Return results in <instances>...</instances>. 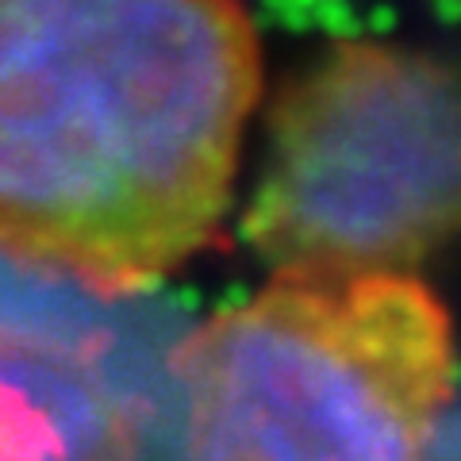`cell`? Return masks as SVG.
Listing matches in <instances>:
<instances>
[{"label":"cell","instance_id":"277c9868","mask_svg":"<svg viewBox=\"0 0 461 461\" xmlns=\"http://www.w3.org/2000/svg\"><path fill=\"white\" fill-rule=\"evenodd\" d=\"M139 457V411L89 346L0 323V461Z\"/></svg>","mask_w":461,"mask_h":461},{"label":"cell","instance_id":"3957f363","mask_svg":"<svg viewBox=\"0 0 461 461\" xmlns=\"http://www.w3.org/2000/svg\"><path fill=\"white\" fill-rule=\"evenodd\" d=\"M242 235L273 273H408L461 235V69L346 39L285 81Z\"/></svg>","mask_w":461,"mask_h":461},{"label":"cell","instance_id":"7a4b0ae2","mask_svg":"<svg viewBox=\"0 0 461 461\" xmlns=\"http://www.w3.org/2000/svg\"><path fill=\"white\" fill-rule=\"evenodd\" d=\"M181 461H427L454 327L408 273H277L169 357Z\"/></svg>","mask_w":461,"mask_h":461},{"label":"cell","instance_id":"6da1fadb","mask_svg":"<svg viewBox=\"0 0 461 461\" xmlns=\"http://www.w3.org/2000/svg\"><path fill=\"white\" fill-rule=\"evenodd\" d=\"M262 93L247 0H0V254L135 293L212 242Z\"/></svg>","mask_w":461,"mask_h":461}]
</instances>
